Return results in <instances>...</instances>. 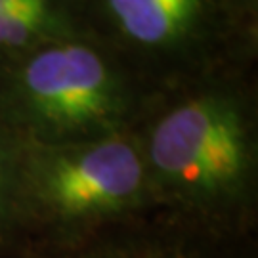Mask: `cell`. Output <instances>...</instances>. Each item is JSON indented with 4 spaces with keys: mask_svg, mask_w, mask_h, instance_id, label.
<instances>
[{
    "mask_svg": "<svg viewBox=\"0 0 258 258\" xmlns=\"http://www.w3.org/2000/svg\"><path fill=\"white\" fill-rule=\"evenodd\" d=\"M18 144L0 128V256L21 243L16 197Z\"/></svg>",
    "mask_w": 258,
    "mask_h": 258,
    "instance_id": "cell-7",
    "label": "cell"
},
{
    "mask_svg": "<svg viewBox=\"0 0 258 258\" xmlns=\"http://www.w3.org/2000/svg\"><path fill=\"white\" fill-rule=\"evenodd\" d=\"M0 258H252V254L245 237H222L149 214L69 239L21 241Z\"/></svg>",
    "mask_w": 258,
    "mask_h": 258,
    "instance_id": "cell-5",
    "label": "cell"
},
{
    "mask_svg": "<svg viewBox=\"0 0 258 258\" xmlns=\"http://www.w3.org/2000/svg\"><path fill=\"white\" fill-rule=\"evenodd\" d=\"M0 10H52L83 19L81 0H0Z\"/></svg>",
    "mask_w": 258,
    "mask_h": 258,
    "instance_id": "cell-8",
    "label": "cell"
},
{
    "mask_svg": "<svg viewBox=\"0 0 258 258\" xmlns=\"http://www.w3.org/2000/svg\"><path fill=\"white\" fill-rule=\"evenodd\" d=\"M16 144L21 241L69 239L153 214L134 132L55 146Z\"/></svg>",
    "mask_w": 258,
    "mask_h": 258,
    "instance_id": "cell-3",
    "label": "cell"
},
{
    "mask_svg": "<svg viewBox=\"0 0 258 258\" xmlns=\"http://www.w3.org/2000/svg\"><path fill=\"white\" fill-rule=\"evenodd\" d=\"M155 94L96 38H65L0 65V128L40 146L128 134Z\"/></svg>",
    "mask_w": 258,
    "mask_h": 258,
    "instance_id": "cell-2",
    "label": "cell"
},
{
    "mask_svg": "<svg viewBox=\"0 0 258 258\" xmlns=\"http://www.w3.org/2000/svg\"><path fill=\"white\" fill-rule=\"evenodd\" d=\"M88 35L73 14L50 10H0V65L50 42Z\"/></svg>",
    "mask_w": 258,
    "mask_h": 258,
    "instance_id": "cell-6",
    "label": "cell"
},
{
    "mask_svg": "<svg viewBox=\"0 0 258 258\" xmlns=\"http://www.w3.org/2000/svg\"><path fill=\"white\" fill-rule=\"evenodd\" d=\"M88 37L155 90L237 69L254 46V0H81Z\"/></svg>",
    "mask_w": 258,
    "mask_h": 258,
    "instance_id": "cell-4",
    "label": "cell"
},
{
    "mask_svg": "<svg viewBox=\"0 0 258 258\" xmlns=\"http://www.w3.org/2000/svg\"><path fill=\"white\" fill-rule=\"evenodd\" d=\"M134 134L153 214L247 237L258 199V120L237 69L157 92Z\"/></svg>",
    "mask_w": 258,
    "mask_h": 258,
    "instance_id": "cell-1",
    "label": "cell"
}]
</instances>
